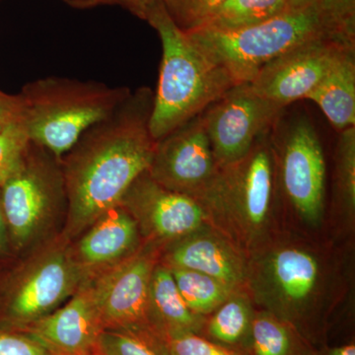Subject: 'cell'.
Wrapping results in <instances>:
<instances>
[{
    "label": "cell",
    "mask_w": 355,
    "mask_h": 355,
    "mask_svg": "<svg viewBox=\"0 0 355 355\" xmlns=\"http://www.w3.org/2000/svg\"><path fill=\"white\" fill-rule=\"evenodd\" d=\"M154 92L141 87L106 119L80 135L62 156L70 235L120 205L133 182L148 171L157 141L150 132Z\"/></svg>",
    "instance_id": "6da1fadb"
},
{
    "label": "cell",
    "mask_w": 355,
    "mask_h": 355,
    "mask_svg": "<svg viewBox=\"0 0 355 355\" xmlns=\"http://www.w3.org/2000/svg\"><path fill=\"white\" fill-rule=\"evenodd\" d=\"M146 21L157 31L162 43V62L149 123L151 135L158 141L200 116L235 84L174 24L163 2L148 11Z\"/></svg>",
    "instance_id": "7a4b0ae2"
},
{
    "label": "cell",
    "mask_w": 355,
    "mask_h": 355,
    "mask_svg": "<svg viewBox=\"0 0 355 355\" xmlns=\"http://www.w3.org/2000/svg\"><path fill=\"white\" fill-rule=\"evenodd\" d=\"M130 94L125 86L44 77L21 89V121L31 141L62 159L86 130L109 116Z\"/></svg>",
    "instance_id": "3957f363"
},
{
    "label": "cell",
    "mask_w": 355,
    "mask_h": 355,
    "mask_svg": "<svg viewBox=\"0 0 355 355\" xmlns=\"http://www.w3.org/2000/svg\"><path fill=\"white\" fill-rule=\"evenodd\" d=\"M186 34L235 85L251 83L265 65L308 42L324 37L355 41L343 34L318 4L288 9L261 24L236 31L202 28Z\"/></svg>",
    "instance_id": "277c9868"
},
{
    "label": "cell",
    "mask_w": 355,
    "mask_h": 355,
    "mask_svg": "<svg viewBox=\"0 0 355 355\" xmlns=\"http://www.w3.org/2000/svg\"><path fill=\"white\" fill-rule=\"evenodd\" d=\"M11 250L27 246L67 197L62 161L30 141L24 160L0 188Z\"/></svg>",
    "instance_id": "5b68a950"
},
{
    "label": "cell",
    "mask_w": 355,
    "mask_h": 355,
    "mask_svg": "<svg viewBox=\"0 0 355 355\" xmlns=\"http://www.w3.org/2000/svg\"><path fill=\"white\" fill-rule=\"evenodd\" d=\"M284 107L238 84L202 113L219 169L246 157L254 144L272 132Z\"/></svg>",
    "instance_id": "8992f818"
},
{
    "label": "cell",
    "mask_w": 355,
    "mask_h": 355,
    "mask_svg": "<svg viewBox=\"0 0 355 355\" xmlns=\"http://www.w3.org/2000/svg\"><path fill=\"white\" fill-rule=\"evenodd\" d=\"M81 273L67 254L46 257L7 287L0 301V327L19 330L48 316L79 288Z\"/></svg>",
    "instance_id": "52a82bcc"
},
{
    "label": "cell",
    "mask_w": 355,
    "mask_h": 355,
    "mask_svg": "<svg viewBox=\"0 0 355 355\" xmlns=\"http://www.w3.org/2000/svg\"><path fill=\"white\" fill-rule=\"evenodd\" d=\"M355 41L324 37L308 42L265 65L248 83L256 94L286 107L307 99L329 70Z\"/></svg>",
    "instance_id": "ba28073f"
},
{
    "label": "cell",
    "mask_w": 355,
    "mask_h": 355,
    "mask_svg": "<svg viewBox=\"0 0 355 355\" xmlns=\"http://www.w3.org/2000/svg\"><path fill=\"white\" fill-rule=\"evenodd\" d=\"M218 171L202 114L158 140L148 169L165 188L195 198Z\"/></svg>",
    "instance_id": "9c48e42d"
},
{
    "label": "cell",
    "mask_w": 355,
    "mask_h": 355,
    "mask_svg": "<svg viewBox=\"0 0 355 355\" xmlns=\"http://www.w3.org/2000/svg\"><path fill=\"white\" fill-rule=\"evenodd\" d=\"M153 266L144 256L105 268L89 284L104 329L148 330L149 289Z\"/></svg>",
    "instance_id": "30bf717a"
},
{
    "label": "cell",
    "mask_w": 355,
    "mask_h": 355,
    "mask_svg": "<svg viewBox=\"0 0 355 355\" xmlns=\"http://www.w3.org/2000/svg\"><path fill=\"white\" fill-rule=\"evenodd\" d=\"M282 177L284 191L304 218L315 220L323 209L326 163L316 130L298 119L286 130L282 144Z\"/></svg>",
    "instance_id": "8fae6325"
},
{
    "label": "cell",
    "mask_w": 355,
    "mask_h": 355,
    "mask_svg": "<svg viewBox=\"0 0 355 355\" xmlns=\"http://www.w3.org/2000/svg\"><path fill=\"white\" fill-rule=\"evenodd\" d=\"M120 205L149 232L164 239L190 234L205 218L200 200L165 188L148 171L133 182Z\"/></svg>",
    "instance_id": "7c38bea8"
},
{
    "label": "cell",
    "mask_w": 355,
    "mask_h": 355,
    "mask_svg": "<svg viewBox=\"0 0 355 355\" xmlns=\"http://www.w3.org/2000/svg\"><path fill=\"white\" fill-rule=\"evenodd\" d=\"M103 330L89 284L79 287L62 308L19 329L55 355H94Z\"/></svg>",
    "instance_id": "4fadbf2b"
},
{
    "label": "cell",
    "mask_w": 355,
    "mask_h": 355,
    "mask_svg": "<svg viewBox=\"0 0 355 355\" xmlns=\"http://www.w3.org/2000/svg\"><path fill=\"white\" fill-rule=\"evenodd\" d=\"M89 227L77 247V263L83 270L108 268L125 260L139 240L137 221L121 205L107 210Z\"/></svg>",
    "instance_id": "5bb4252c"
},
{
    "label": "cell",
    "mask_w": 355,
    "mask_h": 355,
    "mask_svg": "<svg viewBox=\"0 0 355 355\" xmlns=\"http://www.w3.org/2000/svg\"><path fill=\"white\" fill-rule=\"evenodd\" d=\"M307 99L338 132L355 127V46L343 51Z\"/></svg>",
    "instance_id": "9a60e30c"
},
{
    "label": "cell",
    "mask_w": 355,
    "mask_h": 355,
    "mask_svg": "<svg viewBox=\"0 0 355 355\" xmlns=\"http://www.w3.org/2000/svg\"><path fill=\"white\" fill-rule=\"evenodd\" d=\"M172 268L195 270L214 277L230 287L241 279V266L237 258L216 240L197 237L186 240L170 254Z\"/></svg>",
    "instance_id": "2e32d148"
},
{
    "label": "cell",
    "mask_w": 355,
    "mask_h": 355,
    "mask_svg": "<svg viewBox=\"0 0 355 355\" xmlns=\"http://www.w3.org/2000/svg\"><path fill=\"white\" fill-rule=\"evenodd\" d=\"M272 272L275 286L294 304L312 295L319 279V266L312 254L303 250H282L273 257Z\"/></svg>",
    "instance_id": "e0dca14e"
},
{
    "label": "cell",
    "mask_w": 355,
    "mask_h": 355,
    "mask_svg": "<svg viewBox=\"0 0 355 355\" xmlns=\"http://www.w3.org/2000/svg\"><path fill=\"white\" fill-rule=\"evenodd\" d=\"M149 311L158 318L166 334L190 331L197 323L195 313L186 304L170 268H154L149 289Z\"/></svg>",
    "instance_id": "ac0fdd59"
},
{
    "label": "cell",
    "mask_w": 355,
    "mask_h": 355,
    "mask_svg": "<svg viewBox=\"0 0 355 355\" xmlns=\"http://www.w3.org/2000/svg\"><path fill=\"white\" fill-rule=\"evenodd\" d=\"M288 9L287 0H225L202 28L236 31L261 24Z\"/></svg>",
    "instance_id": "d6986e66"
},
{
    "label": "cell",
    "mask_w": 355,
    "mask_h": 355,
    "mask_svg": "<svg viewBox=\"0 0 355 355\" xmlns=\"http://www.w3.org/2000/svg\"><path fill=\"white\" fill-rule=\"evenodd\" d=\"M184 302L195 314H205L223 304L229 287L214 277L195 270L170 268Z\"/></svg>",
    "instance_id": "ffe728a7"
},
{
    "label": "cell",
    "mask_w": 355,
    "mask_h": 355,
    "mask_svg": "<svg viewBox=\"0 0 355 355\" xmlns=\"http://www.w3.org/2000/svg\"><path fill=\"white\" fill-rule=\"evenodd\" d=\"M97 350L103 355H169L165 340L148 330L104 329Z\"/></svg>",
    "instance_id": "44dd1931"
},
{
    "label": "cell",
    "mask_w": 355,
    "mask_h": 355,
    "mask_svg": "<svg viewBox=\"0 0 355 355\" xmlns=\"http://www.w3.org/2000/svg\"><path fill=\"white\" fill-rule=\"evenodd\" d=\"M249 324V312L239 299L228 301L210 320L209 333L224 343H235L244 335Z\"/></svg>",
    "instance_id": "7402d4cb"
},
{
    "label": "cell",
    "mask_w": 355,
    "mask_h": 355,
    "mask_svg": "<svg viewBox=\"0 0 355 355\" xmlns=\"http://www.w3.org/2000/svg\"><path fill=\"white\" fill-rule=\"evenodd\" d=\"M30 141L22 121L0 132V188L19 169Z\"/></svg>",
    "instance_id": "603a6c76"
},
{
    "label": "cell",
    "mask_w": 355,
    "mask_h": 355,
    "mask_svg": "<svg viewBox=\"0 0 355 355\" xmlns=\"http://www.w3.org/2000/svg\"><path fill=\"white\" fill-rule=\"evenodd\" d=\"M225 0H163L168 15L184 33L202 28Z\"/></svg>",
    "instance_id": "cb8c5ba5"
},
{
    "label": "cell",
    "mask_w": 355,
    "mask_h": 355,
    "mask_svg": "<svg viewBox=\"0 0 355 355\" xmlns=\"http://www.w3.org/2000/svg\"><path fill=\"white\" fill-rule=\"evenodd\" d=\"M256 355H288L291 338L282 324L268 317H260L252 324Z\"/></svg>",
    "instance_id": "d4e9b609"
},
{
    "label": "cell",
    "mask_w": 355,
    "mask_h": 355,
    "mask_svg": "<svg viewBox=\"0 0 355 355\" xmlns=\"http://www.w3.org/2000/svg\"><path fill=\"white\" fill-rule=\"evenodd\" d=\"M165 343L169 355H236L190 331L166 334Z\"/></svg>",
    "instance_id": "484cf974"
},
{
    "label": "cell",
    "mask_w": 355,
    "mask_h": 355,
    "mask_svg": "<svg viewBox=\"0 0 355 355\" xmlns=\"http://www.w3.org/2000/svg\"><path fill=\"white\" fill-rule=\"evenodd\" d=\"M0 355H55L26 331L0 327Z\"/></svg>",
    "instance_id": "4316f807"
},
{
    "label": "cell",
    "mask_w": 355,
    "mask_h": 355,
    "mask_svg": "<svg viewBox=\"0 0 355 355\" xmlns=\"http://www.w3.org/2000/svg\"><path fill=\"white\" fill-rule=\"evenodd\" d=\"M317 4L343 34L355 39V0H318Z\"/></svg>",
    "instance_id": "83f0119b"
},
{
    "label": "cell",
    "mask_w": 355,
    "mask_h": 355,
    "mask_svg": "<svg viewBox=\"0 0 355 355\" xmlns=\"http://www.w3.org/2000/svg\"><path fill=\"white\" fill-rule=\"evenodd\" d=\"M22 119L19 93L10 94L0 89V132Z\"/></svg>",
    "instance_id": "f1b7e54d"
},
{
    "label": "cell",
    "mask_w": 355,
    "mask_h": 355,
    "mask_svg": "<svg viewBox=\"0 0 355 355\" xmlns=\"http://www.w3.org/2000/svg\"><path fill=\"white\" fill-rule=\"evenodd\" d=\"M161 2L163 0H105V4L123 7L142 20H146L148 11Z\"/></svg>",
    "instance_id": "f546056e"
},
{
    "label": "cell",
    "mask_w": 355,
    "mask_h": 355,
    "mask_svg": "<svg viewBox=\"0 0 355 355\" xmlns=\"http://www.w3.org/2000/svg\"><path fill=\"white\" fill-rule=\"evenodd\" d=\"M11 251L12 250L9 242L8 231H7L6 218L2 209L1 193H0V258L9 256Z\"/></svg>",
    "instance_id": "4dcf8cb0"
},
{
    "label": "cell",
    "mask_w": 355,
    "mask_h": 355,
    "mask_svg": "<svg viewBox=\"0 0 355 355\" xmlns=\"http://www.w3.org/2000/svg\"><path fill=\"white\" fill-rule=\"evenodd\" d=\"M65 1L77 7H92L105 4V0H65Z\"/></svg>",
    "instance_id": "1f68e13d"
},
{
    "label": "cell",
    "mask_w": 355,
    "mask_h": 355,
    "mask_svg": "<svg viewBox=\"0 0 355 355\" xmlns=\"http://www.w3.org/2000/svg\"><path fill=\"white\" fill-rule=\"evenodd\" d=\"M318 3V0H287L289 9H300Z\"/></svg>",
    "instance_id": "d6a6232c"
},
{
    "label": "cell",
    "mask_w": 355,
    "mask_h": 355,
    "mask_svg": "<svg viewBox=\"0 0 355 355\" xmlns=\"http://www.w3.org/2000/svg\"><path fill=\"white\" fill-rule=\"evenodd\" d=\"M331 355H355V347L354 345H349L336 347L331 352Z\"/></svg>",
    "instance_id": "836d02e7"
},
{
    "label": "cell",
    "mask_w": 355,
    "mask_h": 355,
    "mask_svg": "<svg viewBox=\"0 0 355 355\" xmlns=\"http://www.w3.org/2000/svg\"><path fill=\"white\" fill-rule=\"evenodd\" d=\"M94 355H103L102 354H100V352H96V354Z\"/></svg>",
    "instance_id": "e575fe53"
}]
</instances>
